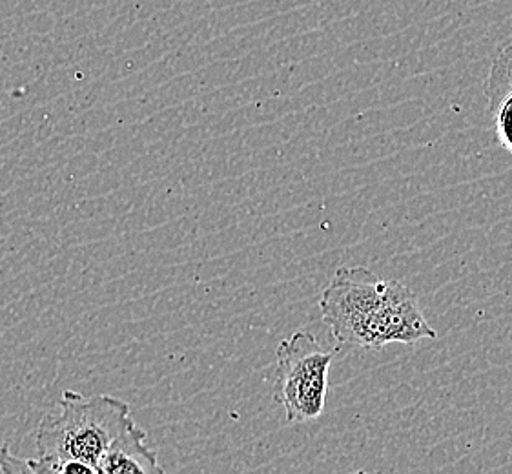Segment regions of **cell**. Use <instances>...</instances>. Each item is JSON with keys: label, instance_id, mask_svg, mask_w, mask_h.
<instances>
[{"label": "cell", "instance_id": "obj_4", "mask_svg": "<svg viewBox=\"0 0 512 474\" xmlns=\"http://www.w3.org/2000/svg\"><path fill=\"white\" fill-rule=\"evenodd\" d=\"M126 473H164L157 453L146 442V433L134 420L115 436L97 467V474Z\"/></svg>", "mask_w": 512, "mask_h": 474}, {"label": "cell", "instance_id": "obj_5", "mask_svg": "<svg viewBox=\"0 0 512 474\" xmlns=\"http://www.w3.org/2000/svg\"><path fill=\"white\" fill-rule=\"evenodd\" d=\"M485 95L496 139L512 155V88L487 90Z\"/></svg>", "mask_w": 512, "mask_h": 474}, {"label": "cell", "instance_id": "obj_3", "mask_svg": "<svg viewBox=\"0 0 512 474\" xmlns=\"http://www.w3.org/2000/svg\"><path fill=\"white\" fill-rule=\"evenodd\" d=\"M338 352L323 347L307 330H297L279 343L274 398L285 409L288 423L314 422L323 414L330 365Z\"/></svg>", "mask_w": 512, "mask_h": 474}, {"label": "cell", "instance_id": "obj_2", "mask_svg": "<svg viewBox=\"0 0 512 474\" xmlns=\"http://www.w3.org/2000/svg\"><path fill=\"white\" fill-rule=\"evenodd\" d=\"M130 422V405L121 398L64 391L57 413L46 414L39 423L37 453L82 462L97 474L108 445Z\"/></svg>", "mask_w": 512, "mask_h": 474}, {"label": "cell", "instance_id": "obj_7", "mask_svg": "<svg viewBox=\"0 0 512 474\" xmlns=\"http://www.w3.org/2000/svg\"><path fill=\"white\" fill-rule=\"evenodd\" d=\"M500 88H512V41L505 42L496 53L483 92Z\"/></svg>", "mask_w": 512, "mask_h": 474}, {"label": "cell", "instance_id": "obj_1", "mask_svg": "<svg viewBox=\"0 0 512 474\" xmlns=\"http://www.w3.org/2000/svg\"><path fill=\"white\" fill-rule=\"evenodd\" d=\"M319 309L332 338L350 349L379 351L438 338L412 290L365 267L339 268L321 292Z\"/></svg>", "mask_w": 512, "mask_h": 474}, {"label": "cell", "instance_id": "obj_6", "mask_svg": "<svg viewBox=\"0 0 512 474\" xmlns=\"http://www.w3.org/2000/svg\"><path fill=\"white\" fill-rule=\"evenodd\" d=\"M66 462L68 460H53L48 456L37 458H21L10 451V447L0 442V473L2 474H66Z\"/></svg>", "mask_w": 512, "mask_h": 474}]
</instances>
